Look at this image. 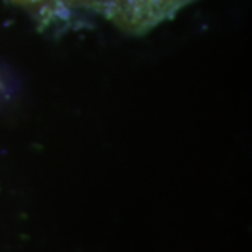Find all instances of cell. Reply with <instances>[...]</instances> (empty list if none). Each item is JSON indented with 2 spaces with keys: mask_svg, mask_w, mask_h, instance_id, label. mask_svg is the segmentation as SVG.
<instances>
[{
  "mask_svg": "<svg viewBox=\"0 0 252 252\" xmlns=\"http://www.w3.org/2000/svg\"><path fill=\"white\" fill-rule=\"evenodd\" d=\"M14 1H16V0H14Z\"/></svg>",
  "mask_w": 252,
  "mask_h": 252,
  "instance_id": "3957f363",
  "label": "cell"
},
{
  "mask_svg": "<svg viewBox=\"0 0 252 252\" xmlns=\"http://www.w3.org/2000/svg\"><path fill=\"white\" fill-rule=\"evenodd\" d=\"M196 0H99L98 17L132 34H142L177 16Z\"/></svg>",
  "mask_w": 252,
  "mask_h": 252,
  "instance_id": "6da1fadb",
  "label": "cell"
},
{
  "mask_svg": "<svg viewBox=\"0 0 252 252\" xmlns=\"http://www.w3.org/2000/svg\"><path fill=\"white\" fill-rule=\"evenodd\" d=\"M45 23H72L98 17L99 0H16Z\"/></svg>",
  "mask_w": 252,
  "mask_h": 252,
  "instance_id": "7a4b0ae2",
  "label": "cell"
}]
</instances>
